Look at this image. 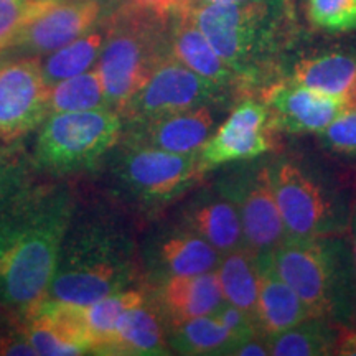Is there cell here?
Returning <instances> with one entry per match:
<instances>
[{
    "label": "cell",
    "mask_w": 356,
    "mask_h": 356,
    "mask_svg": "<svg viewBox=\"0 0 356 356\" xmlns=\"http://www.w3.org/2000/svg\"><path fill=\"white\" fill-rule=\"evenodd\" d=\"M73 216L65 185L25 188L0 211V305L26 318L44 300Z\"/></svg>",
    "instance_id": "cell-1"
},
{
    "label": "cell",
    "mask_w": 356,
    "mask_h": 356,
    "mask_svg": "<svg viewBox=\"0 0 356 356\" xmlns=\"http://www.w3.org/2000/svg\"><path fill=\"white\" fill-rule=\"evenodd\" d=\"M184 10L238 74L241 89L277 68L299 35L292 0L204 3Z\"/></svg>",
    "instance_id": "cell-2"
},
{
    "label": "cell",
    "mask_w": 356,
    "mask_h": 356,
    "mask_svg": "<svg viewBox=\"0 0 356 356\" xmlns=\"http://www.w3.org/2000/svg\"><path fill=\"white\" fill-rule=\"evenodd\" d=\"M134 277V244L126 231L106 221L70 226L44 299L86 307L131 289Z\"/></svg>",
    "instance_id": "cell-3"
},
{
    "label": "cell",
    "mask_w": 356,
    "mask_h": 356,
    "mask_svg": "<svg viewBox=\"0 0 356 356\" xmlns=\"http://www.w3.org/2000/svg\"><path fill=\"white\" fill-rule=\"evenodd\" d=\"M280 279L309 307L314 317L350 318L356 312L351 249L340 236L287 238L270 251Z\"/></svg>",
    "instance_id": "cell-4"
},
{
    "label": "cell",
    "mask_w": 356,
    "mask_h": 356,
    "mask_svg": "<svg viewBox=\"0 0 356 356\" xmlns=\"http://www.w3.org/2000/svg\"><path fill=\"white\" fill-rule=\"evenodd\" d=\"M170 20L119 3L108 13V37L95 65L109 108L122 115L129 101L170 56Z\"/></svg>",
    "instance_id": "cell-5"
},
{
    "label": "cell",
    "mask_w": 356,
    "mask_h": 356,
    "mask_svg": "<svg viewBox=\"0 0 356 356\" xmlns=\"http://www.w3.org/2000/svg\"><path fill=\"white\" fill-rule=\"evenodd\" d=\"M33 149L38 170L68 175L92 170L121 140L124 119L113 109L50 114Z\"/></svg>",
    "instance_id": "cell-6"
},
{
    "label": "cell",
    "mask_w": 356,
    "mask_h": 356,
    "mask_svg": "<svg viewBox=\"0 0 356 356\" xmlns=\"http://www.w3.org/2000/svg\"><path fill=\"white\" fill-rule=\"evenodd\" d=\"M267 168L287 238L335 236L345 229L343 204L312 168L293 159L274 160Z\"/></svg>",
    "instance_id": "cell-7"
},
{
    "label": "cell",
    "mask_w": 356,
    "mask_h": 356,
    "mask_svg": "<svg viewBox=\"0 0 356 356\" xmlns=\"http://www.w3.org/2000/svg\"><path fill=\"white\" fill-rule=\"evenodd\" d=\"M115 147L111 177L119 191L139 204L170 203L203 175L198 152L172 154L126 142Z\"/></svg>",
    "instance_id": "cell-8"
},
{
    "label": "cell",
    "mask_w": 356,
    "mask_h": 356,
    "mask_svg": "<svg viewBox=\"0 0 356 356\" xmlns=\"http://www.w3.org/2000/svg\"><path fill=\"white\" fill-rule=\"evenodd\" d=\"M228 92V88L200 76L170 55L129 101L122 119L124 122H137L202 106H215L225 101Z\"/></svg>",
    "instance_id": "cell-9"
},
{
    "label": "cell",
    "mask_w": 356,
    "mask_h": 356,
    "mask_svg": "<svg viewBox=\"0 0 356 356\" xmlns=\"http://www.w3.org/2000/svg\"><path fill=\"white\" fill-rule=\"evenodd\" d=\"M106 0H30L13 50L42 56L83 37L104 19Z\"/></svg>",
    "instance_id": "cell-10"
},
{
    "label": "cell",
    "mask_w": 356,
    "mask_h": 356,
    "mask_svg": "<svg viewBox=\"0 0 356 356\" xmlns=\"http://www.w3.org/2000/svg\"><path fill=\"white\" fill-rule=\"evenodd\" d=\"M50 115V86L38 56L0 65V142H13L38 129Z\"/></svg>",
    "instance_id": "cell-11"
},
{
    "label": "cell",
    "mask_w": 356,
    "mask_h": 356,
    "mask_svg": "<svg viewBox=\"0 0 356 356\" xmlns=\"http://www.w3.org/2000/svg\"><path fill=\"white\" fill-rule=\"evenodd\" d=\"M220 191L238 208L244 239L251 251L270 252L286 241L287 229L275 203L267 165L246 163L241 170L226 177Z\"/></svg>",
    "instance_id": "cell-12"
},
{
    "label": "cell",
    "mask_w": 356,
    "mask_h": 356,
    "mask_svg": "<svg viewBox=\"0 0 356 356\" xmlns=\"http://www.w3.org/2000/svg\"><path fill=\"white\" fill-rule=\"evenodd\" d=\"M269 109L264 101L244 99L200 150L203 175L211 168L246 162L273 149Z\"/></svg>",
    "instance_id": "cell-13"
},
{
    "label": "cell",
    "mask_w": 356,
    "mask_h": 356,
    "mask_svg": "<svg viewBox=\"0 0 356 356\" xmlns=\"http://www.w3.org/2000/svg\"><path fill=\"white\" fill-rule=\"evenodd\" d=\"M270 127L289 134L320 132L348 111L345 97L284 79L266 91Z\"/></svg>",
    "instance_id": "cell-14"
},
{
    "label": "cell",
    "mask_w": 356,
    "mask_h": 356,
    "mask_svg": "<svg viewBox=\"0 0 356 356\" xmlns=\"http://www.w3.org/2000/svg\"><path fill=\"white\" fill-rule=\"evenodd\" d=\"M215 131L211 106H202L147 121L124 122L122 142L172 154H197Z\"/></svg>",
    "instance_id": "cell-15"
},
{
    "label": "cell",
    "mask_w": 356,
    "mask_h": 356,
    "mask_svg": "<svg viewBox=\"0 0 356 356\" xmlns=\"http://www.w3.org/2000/svg\"><path fill=\"white\" fill-rule=\"evenodd\" d=\"M215 270L198 275H172L159 284L155 307L168 327L211 315L225 304Z\"/></svg>",
    "instance_id": "cell-16"
},
{
    "label": "cell",
    "mask_w": 356,
    "mask_h": 356,
    "mask_svg": "<svg viewBox=\"0 0 356 356\" xmlns=\"http://www.w3.org/2000/svg\"><path fill=\"white\" fill-rule=\"evenodd\" d=\"M257 259V277H259V296H257L256 323L267 338L289 330L314 317L304 300L280 279L270 259V252H259Z\"/></svg>",
    "instance_id": "cell-17"
},
{
    "label": "cell",
    "mask_w": 356,
    "mask_h": 356,
    "mask_svg": "<svg viewBox=\"0 0 356 356\" xmlns=\"http://www.w3.org/2000/svg\"><path fill=\"white\" fill-rule=\"evenodd\" d=\"M184 226L207 239L221 254L248 248L238 208L218 191H202L186 204Z\"/></svg>",
    "instance_id": "cell-18"
},
{
    "label": "cell",
    "mask_w": 356,
    "mask_h": 356,
    "mask_svg": "<svg viewBox=\"0 0 356 356\" xmlns=\"http://www.w3.org/2000/svg\"><path fill=\"white\" fill-rule=\"evenodd\" d=\"M168 37L170 55L177 61L222 88L241 89L238 74L221 60L202 30L191 20L190 13L184 8L170 19Z\"/></svg>",
    "instance_id": "cell-19"
},
{
    "label": "cell",
    "mask_w": 356,
    "mask_h": 356,
    "mask_svg": "<svg viewBox=\"0 0 356 356\" xmlns=\"http://www.w3.org/2000/svg\"><path fill=\"white\" fill-rule=\"evenodd\" d=\"M168 341L163 318L157 307L142 304L122 315L109 343L99 355L157 356L168 355Z\"/></svg>",
    "instance_id": "cell-20"
},
{
    "label": "cell",
    "mask_w": 356,
    "mask_h": 356,
    "mask_svg": "<svg viewBox=\"0 0 356 356\" xmlns=\"http://www.w3.org/2000/svg\"><path fill=\"white\" fill-rule=\"evenodd\" d=\"M221 256L207 239L186 228L163 236L155 252L163 279L213 273L220 264Z\"/></svg>",
    "instance_id": "cell-21"
},
{
    "label": "cell",
    "mask_w": 356,
    "mask_h": 356,
    "mask_svg": "<svg viewBox=\"0 0 356 356\" xmlns=\"http://www.w3.org/2000/svg\"><path fill=\"white\" fill-rule=\"evenodd\" d=\"M215 273L225 300L244 310L256 320L257 296H259L256 252L249 248L226 252L221 256Z\"/></svg>",
    "instance_id": "cell-22"
},
{
    "label": "cell",
    "mask_w": 356,
    "mask_h": 356,
    "mask_svg": "<svg viewBox=\"0 0 356 356\" xmlns=\"http://www.w3.org/2000/svg\"><path fill=\"white\" fill-rule=\"evenodd\" d=\"M106 37H108V13L95 29L89 30L83 37L48 53L47 60L42 63L43 78L48 86L95 68Z\"/></svg>",
    "instance_id": "cell-23"
},
{
    "label": "cell",
    "mask_w": 356,
    "mask_h": 356,
    "mask_svg": "<svg viewBox=\"0 0 356 356\" xmlns=\"http://www.w3.org/2000/svg\"><path fill=\"white\" fill-rule=\"evenodd\" d=\"M289 79L315 91L345 97L356 79V56L348 53H327L305 58L293 66Z\"/></svg>",
    "instance_id": "cell-24"
},
{
    "label": "cell",
    "mask_w": 356,
    "mask_h": 356,
    "mask_svg": "<svg viewBox=\"0 0 356 356\" xmlns=\"http://www.w3.org/2000/svg\"><path fill=\"white\" fill-rule=\"evenodd\" d=\"M168 348L180 355H229L236 337L215 315L168 327Z\"/></svg>",
    "instance_id": "cell-25"
},
{
    "label": "cell",
    "mask_w": 356,
    "mask_h": 356,
    "mask_svg": "<svg viewBox=\"0 0 356 356\" xmlns=\"http://www.w3.org/2000/svg\"><path fill=\"white\" fill-rule=\"evenodd\" d=\"M338 333L330 318L310 317L304 322L269 338L273 356H322L333 355Z\"/></svg>",
    "instance_id": "cell-26"
},
{
    "label": "cell",
    "mask_w": 356,
    "mask_h": 356,
    "mask_svg": "<svg viewBox=\"0 0 356 356\" xmlns=\"http://www.w3.org/2000/svg\"><path fill=\"white\" fill-rule=\"evenodd\" d=\"M147 297L137 289L114 292L111 296L86 305V322L91 335V353L99 355L101 350L109 343L122 315L134 307L145 304Z\"/></svg>",
    "instance_id": "cell-27"
},
{
    "label": "cell",
    "mask_w": 356,
    "mask_h": 356,
    "mask_svg": "<svg viewBox=\"0 0 356 356\" xmlns=\"http://www.w3.org/2000/svg\"><path fill=\"white\" fill-rule=\"evenodd\" d=\"M111 109L99 73L92 68L50 86V114Z\"/></svg>",
    "instance_id": "cell-28"
},
{
    "label": "cell",
    "mask_w": 356,
    "mask_h": 356,
    "mask_svg": "<svg viewBox=\"0 0 356 356\" xmlns=\"http://www.w3.org/2000/svg\"><path fill=\"white\" fill-rule=\"evenodd\" d=\"M307 19L328 33L356 30V0H307Z\"/></svg>",
    "instance_id": "cell-29"
},
{
    "label": "cell",
    "mask_w": 356,
    "mask_h": 356,
    "mask_svg": "<svg viewBox=\"0 0 356 356\" xmlns=\"http://www.w3.org/2000/svg\"><path fill=\"white\" fill-rule=\"evenodd\" d=\"M325 149L340 155H356V109H348L318 132Z\"/></svg>",
    "instance_id": "cell-30"
},
{
    "label": "cell",
    "mask_w": 356,
    "mask_h": 356,
    "mask_svg": "<svg viewBox=\"0 0 356 356\" xmlns=\"http://www.w3.org/2000/svg\"><path fill=\"white\" fill-rule=\"evenodd\" d=\"M30 0H0V55L12 50L24 26Z\"/></svg>",
    "instance_id": "cell-31"
},
{
    "label": "cell",
    "mask_w": 356,
    "mask_h": 356,
    "mask_svg": "<svg viewBox=\"0 0 356 356\" xmlns=\"http://www.w3.org/2000/svg\"><path fill=\"white\" fill-rule=\"evenodd\" d=\"M26 186V172L20 160L0 152V211Z\"/></svg>",
    "instance_id": "cell-32"
},
{
    "label": "cell",
    "mask_w": 356,
    "mask_h": 356,
    "mask_svg": "<svg viewBox=\"0 0 356 356\" xmlns=\"http://www.w3.org/2000/svg\"><path fill=\"white\" fill-rule=\"evenodd\" d=\"M38 353L30 343L25 333L20 335H0V356H37Z\"/></svg>",
    "instance_id": "cell-33"
},
{
    "label": "cell",
    "mask_w": 356,
    "mask_h": 356,
    "mask_svg": "<svg viewBox=\"0 0 356 356\" xmlns=\"http://www.w3.org/2000/svg\"><path fill=\"white\" fill-rule=\"evenodd\" d=\"M121 3H131V6L140 7L144 10L162 17L163 20H170L180 10V0H122Z\"/></svg>",
    "instance_id": "cell-34"
},
{
    "label": "cell",
    "mask_w": 356,
    "mask_h": 356,
    "mask_svg": "<svg viewBox=\"0 0 356 356\" xmlns=\"http://www.w3.org/2000/svg\"><path fill=\"white\" fill-rule=\"evenodd\" d=\"M333 355L356 356V332H348L341 328L338 333V340L333 350Z\"/></svg>",
    "instance_id": "cell-35"
},
{
    "label": "cell",
    "mask_w": 356,
    "mask_h": 356,
    "mask_svg": "<svg viewBox=\"0 0 356 356\" xmlns=\"http://www.w3.org/2000/svg\"><path fill=\"white\" fill-rule=\"evenodd\" d=\"M243 2H248V0H181L180 8L204 6V3H243Z\"/></svg>",
    "instance_id": "cell-36"
},
{
    "label": "cell",
    "mask_w": 356,
    "mask_h": 356,
    "mask_svg": "<svg viewBox=\"0 0 356 356\" xmlns=\"http://www.w3.org/2000/svg\"><path fill=\"white\" fill-rule=\"evenodd\" d=\"M350 228H351V259H353L355 280H356V203H355V207H353V211H351Z\"/></svg>",
    "instance_id": "cell-37"
},
{
    "label": "cell",
    "mask_w": 356,
    "mask_h": 356,
    "mask_svg": "<svg viewBox=\"0 0 356 356\" xmlns=\"http://www.w3.org/2000/svg\"><path fill=\"white\" fill-rule=\"evenodd\" d=\"M180 2H181V0H180Z\"/></svg>",
    "instance_id": "cell-38"
}]
</instances>
